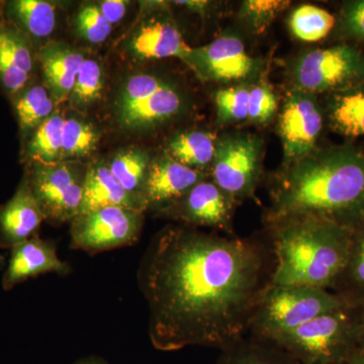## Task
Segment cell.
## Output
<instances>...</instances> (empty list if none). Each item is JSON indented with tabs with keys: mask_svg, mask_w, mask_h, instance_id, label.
Returning a JSON list of instances; mask_svg holds the SVG:
<instances>
[{
	"mask_svg": "<svg viewBox=\"0 0 364 364\" xmlns=\"http://www.w3.org/2000/svg\"><path fill=\"white\" fill-rule=\"evenodd\" d=\"M178 6H186L193 13L200 14V16H205L210 13L213 4L210 1H176Z\"/></svg>",
	"mask_w": 364,
	"mask_h": 364,
	"instance_id": "cell-38",
	"label": "cell"
},
{
	"mask_svg": "<svg viewBox=\"0 0 364 364\" xmlns=\"http://www.w3.org/2000/svg\"><path fill=\"white\" fill-rule=\"evenodd\" d=\"M336 16L321 7L304 4L296 7L289 18V28L294 38L303 42H318L334 31Z\"/></svg>",
	"mask_w": 364,
	"mask_h": 364,
	"instance_id": "cell-25",
	"label": "cell"
},
{
	"mask_svg": "<svg viewBox=\"0 0 364 364\" xmlns=\"http://www.w3.org/2000/svg\"><path fill=\"white\" fill-rule=\"evenodd\" d=\"M54 100L44 86H33L21 93L16 102V112L23 133L37 130L54 112Z\"/></svg>",
	"mask_w": 364,
	"mask_h": 364,
	"instance_id": "cell-28",
	"label": "cell"
},
{
	"mask_svg": "<svg viewBox=\"0 0 364 364\" xmlns=\"http://www.w3.org/2000/svg\"><path fill=\"white\" fill-rule=\"evenodd\" d=\"M100 134L90 123L76 119L64 122L62 133L63 158L85 157L97 149Z\"/></svg>",
	"mask_w": 364,
	"mask_h": 364,
	"instance_id": "cell-30",
	"label": "cell"
},
{
	"mask_svg": "<svg viewBox=\"0 0 364 364\" xmlns=\"http://www.w3.org/2000/svg\"><path fill=\"white\" fill-rule=\"evenodd\" d=\"M41 65L48 90L55 102L70 97L85 55L63 43H50L40 53Z\"/></svg>",
	"mask_w": 364,
	"mask_h": 364,
	"instance_id": "cell-19",
	"label": "cell"
},
{
	"mask_svg": "<svg viewBox=\"0 0 364 364\" xmlns=\"http://www.w3.org/2000/svg\"><path fill=\"white\" fill-rule=\"evenodd\" d=\"M150 163L149 157L144 151L134 149L119 152L107 166L127 191L143 198L144 184Z\"/></svg>",
	"mask_w": 364,
	"mask_h": 364,
	"instance_id": "cell-27",
	"label": "cell"
},
{
	"mask_svg": "<svg viewBox=\"0 0 364 364\" xmlns=\"http://www.w3.org/2000/svg\"><path fill=\"white\" fill-rule=\"evenodd\" d=\"M236 203L214 181L205 179L160 210L193 227L213 228L234 236L233 214Z\"/></svg>",
	"mask_w": 364,
	"mask_h": 364,
	"instance_id": "cell-13",
	"label": "cell"
},
{
	"mask_svg": "<svg viewBox=\"0 0 364 364\" xmlns=\"http://www.w3.org/2000/svg\"><path fill=\"white\" fill-rule=\"evenodd\" d=\"M127 6H128V2L124 1V0H105V1L100 2L98 9L105 16V20L114 26L123 20L124 14H126Z\"/></svg>",
	"mask_w": 364,
	"mask_h": 364,
	"instance_id": "cell-37",
	"label": "cell"
},
{
	"mask_svg": "<svg viewBox=\"0 0 364 364\" xmlns=\"http://www.w3.org/2000/svg\"><path fill=\"white\" fill-rule=\"evenodd\" d=\"M183 107V95L176 85L153 74H136L119 92L117 119L128 130H147L178 116Z\"/></svg>",
	"mask_w": 364,
	"mask_h": 364,
	"instance_id": "cell-7",
	"label": "cell"
},
{
	"mask_svg": "<svg viewBox=\"0 0 364 364\" xmlns=\"http://www.w3.org/2000/svg\"><path fill=\"white\" fill-rule=\"evenodd\" d=\"M107 207H123L141 212L147 210L143 198L127 191L112 176L107 165H92L85 172L82 203L78 215Z\"/></svg>",
	"mask_w": 364,
	"mask_h": 364,
	"instance_id": "cell-18",
	"label": "cell"
},
{
	"mask_svg": "<svg viewBox=\"0 0 364 364\" xmlns=\"http://www.w3.org/2000/svg\"><path fill=\"white\" fill-rule=\"evenodd\" d=\"M215 143L217 139L208 132H186L173 136L167 150L169 156L176 161L203 171L214 160Z\"/></svg>",
	"mask_w": 364,
	"mask_h": 364,
	"instance_id": "cell-23",
	"label": "cell"
},
{
	"mask_svg": "<svg viewBox=\"0 0 364 364\" xmlns=\"http://www.w3.org/2000/svg\"><path fill=\"white\" fill-rule=\"evenodd\" d=\"M46 220L28 179L21 182L13 198L0 208V246L13 249L36 236Z\"/></svg>",
	"mask_w": 364,
	"mask_h": 364,
	"instance_id": "cell-17",
	"label": "cell"
},
{
	"mask_svg": "<svg viewBox=\"0 0 364 364\" xmlns=\"http://www.w3.org/2000/svg\"><path fill=\"white\" fill-rule=\"evenodd\" d=\"M279 107L277 95L264 83L251 85L249 91L248 121L254 124H267L272 121Z\"/></svg>",
	"mask_w": 364,
	"mask_h": 364,
	"instance_id": "cell-35",
	"label": "cell"
},
{
	"mask_svg": "<svg viewBox=\"0 0 364 364\" xmlns=\"http://www.w3.org/2000/svg\"><path fill=\"white\" fill-rule=\"evenodd\" d=\"M112 26L100 13L98 6L87 4L79 11L76 30L82 39L92 44L104 43L112 33Z\"/></svg>",
	"mask_w": 364,
	"mask_h": 364,
	"instance_id": "cell-34",
	"label": "cell"
},
{
	"mask_svg": "<svg viewBox=\"0 0 364 364\" xmlns=\"http://www.w3.org/2000/svg\"><path fill=\"white\" fill-rule=\"evenodd\" d=\"M358 329L346 306L323 314L267 342L277 345L301 364L348 363L351 360L349 349Z\"/></svg>",
	"mask_w": 364,
	"mask_h": 364,
	"instance_id": "cell-5",
	"label": "cell"
},
{
	"mask_svg": "<svg viewBox=\"0 0 364 364\" xmlns=\"http://www.w3.org/2000/svg\"><path fill=\"white\" fill-rule=\"evenodd\" d=\"M335 25V37L339 42L354 46L364 44V0H348L340 7Z\"/></svg>",
	"mask_w": 364,
	"mask_h": 364,
	"instance_id": "cell-32",
	"label": "cell"
},
{
	"mask_svg": "<svg viewBox=\"0 0 364 364\" xmlns=\"http://www.w3.org/2000/svg\"><path fill=\"white\" fill-rule=\"evenodd\" d=\"M200 77L220 83H247L262 70V61L249 54L238 36L226 33L195 48L191 65Z\"/></svg>",
	"mask_w": 364,
	"mask_h": 364,
	"instance_id": "cell-12",
	"label": "cell"
},
{
	"mask_svg": "<svg viewBox=\"0 0 364 364\" xmlns=\"http://www.w3.org/2000/svg\"><path fill=\"white\" fill-rule=\"evenodd\" d=\"M70 272V265L60 259L56 246L36 235L11 249L9 265L2 279V287L6 291H9L16 284L41 274L57 273L67 275Z\"/></svg>",
	"mask_w": 364,
	"mask_h": 364,
	"instance_id": "cell-15",
	"label": "cell"
},
{
	"mask_svg": "<svg viewBox=\"0 0 364 364\" xmlns=\"http://www.w3.org/2000/svg\"><path fill=\"white\" fill-rule=\"evenodd\" d=\"M326 124L338 135L354 140L364 136V81L329 93L323 107Z\"/></svg>",
	"mask_w": 364,
	"mask_h": 364,
	"instance_id": "cell-21",
	"label": "cell"
},
{
	"mask_svg": "<svg viewBox=\"0 0 364 364\" xmlns=\"http://www.w3.org/2000/svg\"><path fill=\"white\" fill-rule=\"evenodd\" d=\"M73 364H109L104 358H98V356H86L81 359H78Z\"/></svg>",
	"mask_w": 364,
	"mask_h": 364,
	"instance_id": "cell-39",
	"label": "cell"
},
{
	"mask_svg": "<svg viewBox=\"0 0 364 364\" xmlns=\"http://www.w3.org/2000/svg\"><path fill=\"white\" fill-rule=\"evenodd\" d=\"M335 364H349V361H348V363H335Z\"/></svg>",
	"mask_w": 364,
	"mask_h": 364,
	"instance_id": "cell-42",
	"label": "cell"
},
{
	"mask_svg": "<svg viewBox=\"0 0 364 364\" xmlns=\"http://www.w3.org/2000/svg\"><path fill=\"white\" fill-rule=\"evenodd\" d=\"M289 71L293 87L327 95L364 81V50L343 42L308 50L294 60Z\"/></svg>",
	"mask_w": 364,
	"mask_h": 364,
	"instance_id": "cell-6",
	"label": "cell"
},
{
	"mask_svg": "<svg viewBox=\"0 0 364 364\" xmlns=\"http://www.w3.org/2000/svg\"><path fill=\"white\" fill-rule=\"evenodd\" d=\"M349 364H364V354H358L349 361Z\"/></svg>",
	"mask_w": 364,
	"mask_h": 364,
	"instance_id": "cell-40",
	"label": "cell"
},
{
	"mask_svg": "<svg viewBox=\"0 0 364 364\" xmlns=\"http://www.w3.org/2000/svg\"><path fill=\"white\" fill-rule=\"evenodd\" d=\"M262 151V140L252 134L227 133L218 139L212 181L235 203L255 196Z\"/></svg>",
	"mask_w": 364,
	"mask_h": 364,
	"instance_id": "cell-8",
	"label": "cell"
},
{
	"mask_svg": "<svg viewBox=\"0 0 364 364\" xmlns=\"http://www.w3.org/2000/svg\"><path fill=\"white\" fill-rule=\"evenodd\" d=\"M144 212L107 207L78 215L71 221L72 249L90 254L134 245L142 230Z\"/></svg>",
	"mask_w": 364,
	"mask_h": 364,
	"instance_id": "cell-9",
	"label": "cell"
},
{
	"mask_svg": "<svg viewBox=\"0 0 364 364\" xmlns=\"http://www.w3.org/2000/svg\"><path fill=\"white\" fill-rule=\"evenodd\" d=\"M289 4L282 0H246L242 2L239 16L251 32L262 33Z\"/></svg>",
	"mask_w": 364,
	"mask_h": 364,
	"instance_id": "cell-31",
	"label": "cell"
},
{
	"mask_svg": "<svg viewBox=\"0 0 364 364\" xmlns=\"http://www.w3.org/2000/svg\"><path fill=\"white\" fill-rule=\"evenodd\" d=\"M273 257V286L328 289L336 286L350 249L352 229L320 218L267 222Z\"/></svg>",
	"mask_w": 364,
	"mask_h": 364,
	"instance_id": "cell-3",
	"label": "cell"
},
{
	"mask_svg": "<svg viewBox=\"0 0 364 364\" xmlns=\"http://www.w3.org/2000/svg\"><path fill=\"white\" fill-rule=\"evenodd\" d=\"M9 13L26 33L40 39L49 37L56 26V9L44 0H14Z\"/></svg>",
	"mask_w": 364,
	"mask_h": 364,
	"instance_id": "cell-24",
	"label": "cell"
},
{
	"mask_svg": "<svg viewBox=\"0 0 364 364\" xmlns=\"http://www.w3.org/2000/svg\"><path fill=\"white\" fill-rule=\"evenodd\" d=\"M102 86V67L95 60L85 59L69 97L76 107H88L100 100Z\"/></svg>",
	"mask_w": 364,
	"mask_h": 364,
	"instance_id": "cell-33",
	"label": "cell"
},
{
	"mask_svg": "<svg viewBox=\"0 0 364 364\" xmlns=\"http://www.w3.org/2000/svg\"><path fill=\"white\" fill-rule=\"evenodd\" d=\"M85 172L70 163L36 164L28 181L46 220L60 224L77 217L82 203Z\"/></svg>",
	"mask_w": 364,
	"mask_h": 364,
	"instance_id": "cell-11",
	"label": "cell"
},
{
	"mask_svg": "<svg viewBox=\"0 0 364 364\" xmlns=\"http://www.w3.org/2000/svg\"><path fill=\"white\" fill-rule=\"evenodd\" d=\"M217 364H301L270 342L244 337L221 349Z\"/></svg>",
	"mask_w": 364,
	"mask_h": 364,
	"instance_id": "cell-22",
	"label": "cell"
},
{
	"mask_svg": "<svg viewBox=\"0 0 364 364\" xmlns=\"http://www.w3.org/2000/svg\"><path fill=\"white\" fill-rule=\"evenodd\" d=\"M64 122L63 117L54 112L36 130L28 146V157L36 164L51 165L62 162Z\"/></svg>",
	"mask_w": 364,
	"mask_h": 364,
	"instance_id": "cell-26",
	"label": "cell"
},
{
	"mask_svg": "<svg viewBox=\"0 0 364 364\" xmlns=\"http://www.w3.org/2000/svg\"><path fill=\"white\" fill-rule=\"evenodd\" d=\"M33 70L32 49L23 33L11 26H0V85L9 92H18Z\"/></svg>",
	"mask_w": 364,
	"mask_h": 364,
	"instance_id": "cell-20",
	"label": "cell"
},
{
	"mask_svg": "<svg viewBox=\"0 0 364 364\" xmlns=\"http://www.w3.org/2000/svg\"><path fill=\"white\" fill-rule=\"evenodd\" d=\"M129 48L139 59L178 58L188 67L193 52L176 23L165 16H153L141 23Z\"/></svg>",
	"mask_w": 364,
	"mask_h": 364,
	"instance_id": "cell-16",
	"label": "cell"
},
{
	"mask_svg": "<svg viewBox=\"0 0 364 364\" xmlns=\"http://www.w3.org/2000/svg\"><path fill=\"white\" fill-rule=\"evenodd\" d=\"M346 306L341 296L328 289L270 284L258 301L248 333L253 338L272 341L323 314Z\"/></svg>",
	"mask_w": 364,
	"mask_h": 364,
	"instance_id": "cell-4",
	"label": "cell"
},
{
	"mask_svg": "<svg viewBox=\"0 0 364 364\" xmlns=\"http://www.w3.org/2000/svg\"><path fill=\"white\" fill-rule=\"evenodd\" d=\"M280 109L279 133L287 167L317 149L326 119L317 95L296 87L287 92Z\"/></svg>",
	"mask_w": 364,
	"mask_h": 364,
	"instance_id": "cell-10",
	"label": "cell"
},
{
	"mask_svg": "<svg viewBox=\"0 0 364 364\" xmlns=\"http://www.w3.org/2000/svg\"><path fill=\"white\" fill-rule=\"evenodd\" d=\"M358 234L352 230L350 249L348 260L341 277H346L358 289H364V226L363 224L354 228ZM338 279V280H339Z\"/></svg>",
	"mask_w": 364,
	"mask_h": 364,
	"instance_id": "cell-36",
	"label": "cell"
},
{
	"mask_svg": "<svg viewBox=\"0 0 364 364\" xmlns=\"http://www.w3.org/2000/svg\"><path fill=\"white\" fill-rule=\"evenodd\" d=\"M250 86L242 83L215 91L214 100L218 123L230 124L248 121Z\"/></svg>",
	"mask_w": 364,
	"mask_h": 364,
	"instance_id": "cell-29",
	"label": "cell"
},
{
	"mask_svg": "<svg viewBox=\"0 0 364 364\" xmlns=\"http://www.w3.org/2000/svg\"><path fill=\"white\" fill-rule=\"evenodd\" d=\"M270 245L193 227L162 230L136 270L157 350L221 349L246 336L272 282Z\"/></svg>",
	"mask_w": 364,
	"mask_h": 364,
	"instance_id": "cell-1",
	"label": "cell"
},
{
	"mask_svg": "<svg viewBox=\"0 0 364 364\" xmlns=\"http://www.w3.org/2000/svg\"><path fill=\"white\" fill-rule=\"evenodd\" d=\"M205 179V171L181 164L169 155L158 158L150 163L144 184L146 208L162 210Z\"/></svg>",
	"mask_w": 364,
	"mask_h": 364,
	"instance_id": "cell-14",
	"label": "cell"
},
{
	"mask_svg": "<svg viewBox=\"0 0 364 364\" xmlns=\"http://www.w3.org/2000/svg\"><path fill=\"white\" fill-rule=\"evenodd\" d=\"M320 218L354 229L364 223V150L353 143L316 149L275 177L265 221Z\"/></svg>",
	"mask_w": 364,
	"mask_h": 364,
	"instance_id": "cell-2",
	"label": "cell"
},
{
	"mask_svg": "<svg viewBox=\"0 0 364 364\" xmlns=\"http://www.w3.org/2000/svg\"><path fill=\"white\" fill-rule=\"evenodd\" d=\"M361 329H363V333H361V336H363L364 338V324H363V327H361ZM363 354H364V353H363Z\"/></svg>",
	"mask_w": 364,
	"mask_h": 364,
	"instance_id": "cell-41",
	"label": "cell"
}]
</instances>
